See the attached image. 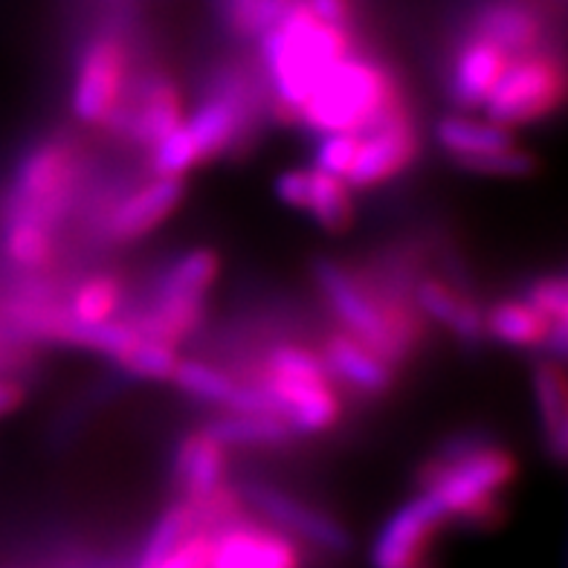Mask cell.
Masks as SVG:
<instances>
[{
  "label": "cell",
  "instance_id": "6da1fadb",
  "mask_svg": "<svg viewBox=\"0 0 568 568\" xmlns=\"http://www.w3.org/2000/svg\"><path fill=\"white\" fill-rule=\"evenodd\" d=\"M262 53L278 108L296 120L325 70L348 53V32L296 0L262 36Z\"/></svg>",
  "mask_w": 568,
  "mask_h": 568
},
{
  "label": "cell",
  "instance_id": "7a4b0ae2",
  "mask_svg": "<svg viewBox=\"0 0 568 568\" xmlns=\"http://www.w3.org/2000/svg\"><path fill=\"white\" fill-rule=\"evenodd\" d=\"M397 108L400 97L383 68L345 53L325 70L296 120L316 134L325 131L363 134Z\"/></svg>",
  "mask_w": 568,
  "mask_h": 568
},
{
  "label": "cell",
  "instance_id": "3957f363",
  "mask_svg": "<svg viewBox=\"0 0 568 568\" xmlns=\"http://www.w3.org/2000/svg\"><path fill=\"white\" fill-rule=\"evenodd\" d=\"M516 464L505 449L490 444L467 453L453 462L429 464L426 470V494L433 496L447 516L464 519H487L494 516V501L499 490L514 479Z\"/></svg>",
  "mask_w": 568,
  "mask_h": 568
},
{
  "label": "cell",
  "instance_id": "277c9868",
  "mask_svg": "<svg viewBox=\"0 0 568 568\" xmlns=\"http://www.w3.org/2000/svg\"><path fill=\"white\" fill-rule=\"evenodd\" d=\"M562 68L551 55L519 53L510 55L501 68L499 79L485 97L487 120L505 128L537 122L562 102Z\"/></svg>",
  "mask_w": 568,
  "mask_h": 568
},
{
  "label": "cell",
  "instance_id": "5b68a950",
  "mask_svg": "<svg viewBox=\"0 0 568 568\" xmlns=\"http://www.w3.org/2000/svg\"><path fill=\"white\" fill-rule=\"evenodd\" d=\"M314 273L322 293L328 296L331 307L345 322V328L352 331V337H357L359 343H366L386 363H397V359L406 357L409 337H406V325L400 320V314L383 307L374 296H368L354 282V276H348L339 264L320 258L314 264Z\"/></svg>",
  "mask_w": 568,
  "mask_h": 568
},
{
  "label": "cell",
  "instance_id": "8992f818",
  "mask_svg": "<svg viewBox=\"0 0 568 568\" xmlns=\"http://www.w3.org/2000/svg\"><path fill=\"white\" fill-rule=\"evenodd\" d=\"M70 180H73V158L64 145L50 142L32 151L18 169L9 221L27 217L50 226V217L59 215L61 201L70 195Z\"/></svg>",
  "mask_w": 568,
  "mask_h": 568
},
{
  "label": "cell",
  "instance_id": "52a82bcc",
  "mask_svg": "<svg viewBox=\"0 0 568 568\" xmlns=\"http://www.w3.org/2000/svg\"><path fill=\"white\" fill-rule=\"evenodd\" d=\"M418 151L415 128L406 116L404 105L383 116L381 122L359 134L357 154L352 160V169L345 172V183L352 189L381 186L383 180L395 178L412 163Z\"/></svg>",
  "mask_w": 568,
  "mask_h": 568
},
{
  "label": "cell",
  "instance_id": "ba28073f",
  "mask_svg": "<svg viewBox=\"0 0 568 568\" xmlns=\"http://www.w3.org/2000/svg\"><path fill=\"white\" fill-rule=\"evenodd\" d=\"M125 82V50L113 38H97L79 61L73 111L88 125L105 122L120 102Z\"/></svg>",
  "mask_w": 568,
  "mask_h": 568
},
{
  "label": "cell",
  "instance_id": "9c48e42d",
  "mask_svg": "<svg viewBox=\"0 0 568 568\" xmlns=\"http://www.w3.org/2000/svg\"><path fill=\"white\" fill-rule=\"evenodd\" d=\"M447 519L442 505L433 496L420 494L418 499H412L409 505L397 508L395 514L386 519L377 539L372 546L374 566L381 568H409L420 562L429 539H433L435 528Z\"/></svg>",
  "mask_w": 568,
  "mask_h": 568
},
{
  "label": "cell",
  "instance_id": "30bf717a",
  "mask_svg": "<svg viewBox=\"0 0 568 568\" xmlns=\"http://www.w3.org/2000/svg\"><path fill=\"white\" fill-rule=\"evenodd\" d=\"M244 496H247V501L258 514L267 516L270 523L307 539V542H314V546L325 548V551L345 554L352 548V537H348V531L334 516L307 508V505H302L300 499H293V496H287L278 487L250 481V485H244Z\"/></svg>",
  "mask_w": 568,
  "mask_h": 568
},
{
  "label": "cell",
  "instance_id": "8fae6325",
  "mask_svg": "<svg viewBox=\"0 0 568 568\" xmlns=\"http://www.w3.org/2000/svg\"><path fill=\"white\" fill-rule=\"evenodd\" d=\"M210 537V566L215 568H291L300 562L291 539L258 525L230 523Z\"/></svg>",
  "mask_w": 568,
  "mask_h": 568
},
{
  "label": "cell",
  "instance_id": "7c38bea8",
  "mask_svg": "<svg viewBox=\"0 0 568 568\" xmlns=\"http://www.w3.org/2000/svg\"><path fill=\"white\" fill-rule=\"evenodd\" d=\"M262 383L276 404L278 418L296 433H322L337 424L339 397L331 389V381H284L264 374Z\"/></svg>",
  "mask_w": 568,
  "mask_h": 568
},
{
  "label": "cell",
  "instance_id": "4fadbf2b",
  "mask_svg": "<svg viewBox=\"0 0 568 568\" xmlns=\"http://www.w3.org/2000/svg\"><path fill=\"white\" fill-rule=\"evenodd\" d=\"M180 197H183V183H180V178H163V174H158L151 183L131 192L111 212V217H108V232H111L113 239L122 241L149 235L151 230H158L165 217L178 210Z\"/></svg>",
  "mask_w": 568,
  "mask_h": 568
},
{
  "label": "cell",
  "instance_id": "5bb4252c",
  "mask_svg": "<svg viewBox=\"0 0 568 568\" xmlns=\"http://www.w3.org/2000/svg\"><path fill=\"white\" fill-rule=\"evenodd\" d=\"M508 55L499 47L490 44L487 38H473L470 44H464L453 64V79H449V93L462 108H479L490 93L494 82L499 79Z\"/></svg>",
  "mask_w": 568,
  "mask_h": 568
},
{
  "label": "cell",
  "instance_id": "9a60e30c",
  "mask_svg": "<svg viewBox=\"0 0 568 568\" xmlns=\"http://www.w3.org/2000/svg\"><path fill=\"white\" fill-rule=\"evenodd\" d=\"M174 476H178V485L186 490L192 501L210 499L224 485L226 447H221L206 433L192 435V438L180 444Z\"/></svg>",
  "mask_w": 568,
  "mask_h": 568
},
{
  "label": "cell",
  "instance_id": "2e32d148",
  "mask_svg": "<svg viewBox=\"0 0 568 568\" xmlns=\"http://www.w3.org/2000/svg\"><path fill=\"white\" fill-rule=\"evenodd\" d=\"M325 366L331 374H337L366 395H383L392 383L389 363L352 334L331 337L328 348H325Z\"/></svg>",
  "mask_w": 568,
  "mask_h": 568
},
{
  "label": "cell",
  "instance_id": "e0dca14e",
  "mask_svg": "<svg viewBox=\"0 0 568 568\" xmlns=\"http://www.w3.org/2000/svg\"><path fill=\"white\" fill-rule=\"evenodd\" d=\"M534 392H537L539 424H542L548 456L562 464L568 449V400L560 359L551 357L546 363H539L537 372H534Z\"/></svg>",
  "mask_w": 568,
  "mask_h": 568
},
{
  "label": "cell",
  "instance_id": "ac0fdd59",
  "mask_svg": "<svg viewBox=\"0 0 568 568\" xmlns=\"http://www.w3.org/2000/svg\"><path fill=\"white\" fill-rule=\"evenodd\" d=\"M539 18L531 16L528 9L519 7V3H494L490 9H485L476 21V36L487 38L490 44H496L501 53L519 55L534 50L539 41Z\"/></svg>",
  "mask_w": 568,
  "mask_h": 568
},
{
  "label": "cell",
  "instance_id": "d6986e66",
  "mask_svg": "<svg viewBox=\"0 0 568 568\" xmlns=\"http://www.w3.org/2000/svg\"><path fill=\"white\" fill-rule=\"evenodd\" d=\"M203 433L221 447H278L293 435L291 424L270 412H232L212 420Z\"/></svg>",
  "mask_w": 568,
  "mask_h": 568
},
{
  "label": "cell",
  "instance_id": "ffe728a7",
  "mask_svg": "<svg viewBox=\"0 0 568 568\" xmlns=\"http://www.w3.org/2000/svg\"><path fill=\"white\" fill-rule=\"evenodd\" d=\"M435 140L442 142V149L449 151L462 163L467 158H479L487 151L505 149L514 142L510 131L499 122L470 120V116H447L435 128Z\"/></svg>",
  "mask_w": 568,
  "mask_h": 568
},
{
  "label": "cell",
  "instance_id": "44dd1931",
  "mask_svg": "<svg viewBox=\"0 0 568 568\" xmlns=\"http://www.w3.org/2000/svg\"><path fill=\"white\" fill-rule=\"evenodd\" d=\"M548 316L528 300H505L490 307L485 316V331L494 339L514 348H534L548 331Z\"/></svg>",
  "mask_w": 568,
  "mask_h": 568
},
{
  "label": "cell",
  "instance_id": "7402d4cb",
  "mask_svg": "<svg viewBox=\"0 0 568 568\" xmlns=\"http://www.w3.org/2000/svg\"><path fill=\"white\" fill-rule=\"evenodd\" d=\"M180 120H183L180 93L174 90V84L158 82L140 97L134 113L128 116V131L142 145H154L160 136H165L174 125H180Z\"/></svg>",
  "mask_w": 568,
  "mask_h": 568
},
{
  "label": "cell",
  "instance_id": "603a6c76",
  "mask_svg": "<svg viewBox=\"0 0 568 568\" xmlns=\"http://www.w3.org/2000/svg\"><path fill=\"white\" fill-rule=\"evenodd\" d=\"M305 210L314 215L320 226L331 232H339L352 224L354 203H352V186L343 178L320 169H311V189H307Z\"/></svg>",
  "mask_w": 568,
  "mask_h": 568
},
{
  "label": "cell",
  "instance_id": "cb8c5ba5",
  "mask_svg": "<svg viewBox=\"0 0 568 568\" xmlns=\"http://www.w3.org/2000/svg\"><path fill=\"white\" fill-rule=\"evenodd\" d=\"M217 276V258L210 250H192L180 255L172 267L165 270L158 282V293L169 296H189V300H203V293L210 291V284Z\"/></svg>",
  "mask_w": 568,
  "mask_h": 568
},
{
  "label": "cell",
  "instance_id": "d4e9b609",
  "mask_svg": "<svg viewBox=\"0 0 568 568\" xmlns=\"http://www.w3.org/2000/svg\"><path fill=\"white\" fill-rule=\"evenodd\" d=\"M172 381L178 383L180 389L186 392V395L197 397V400H206V404H217V406H230L232 392H235V386H239V383L232 381L230 374L210 366V363H201V359H178Z\"/></svg>",
  "mask_w": 568,
  "mask_h": 568
},
{
  "label": "cell",
  "instance_id": "484cf974",
  "mask_svg": "<svg viewBox=\"0 0 568 568\" xmlns=\"http://www.w3.org/2000/svg\"><path fill=\"white\" fill-rule=\"evenodd\" d=\"M122 305V284L113 276L84 278L70 296L68 320L73 322H102L111 320Z\"/></svg>",
  "mask_w": 568,
  "mask_h": 568
},
{
  "label": "cell",
  "instance_id": "4316f807",
  "mask_svg": "<svg viewBox=\"0 0 568 568\" xmlns=\"http://www.w3.org/2000/svg\"><path fill=\"white\" fill-rule=\"evenodd\" d=\"M197 528V508L195 501H186V505H174V508L165 510L163 516L154 525L149 542L142 548L140 562L145 568L151 566H163V560L172 554V548L178 546L180 539L186 537L189 531Z\"/></svg>",
  "mask_w": 568,
  "mask_h": 568
},
{
  "label": "cell",
  "instance_id": "83f0119b",
  "mask_svg": "<svg viewBox=\"0 0 568 568\" xmlns=\"http://www.w3.org/2000/svg\"><path fill=\"white\" fill-rule=\"evenodd\" d=\"M7 255L18 267H44L53 258L50 226L27 217H12L7 226Z\"/></svg>",
  "mask_w": 568,
  "mask_h": 568
},
{
  "label": "cell",
  "instance_id": "f1b7e54d",
  "mask_svg": "<svg viewBox=\"0 0 568 568\" xmlns=\"http://www.w3.org/2000/svg\"><path fill=\"white\" fill-rule=\"evenodd\" d=\"M296 0H221L232 32L244 38H262Z\"/></svg>",
  "mask_w": 568,
  "mask_h": 568
},
{
  "label": "cell",
  "instance_id": "f546056e",
  "mask_svg": "<svg viewBox=\"0 0 568 568\" xmlns=\"http://www.w3.org/2000/svg\"><path fill=\"white\" fill-rule=\"evenodd\" d=\"M128 372L136 377H151V381H172L174 366H178V352L172 343L154 337H136V343L122 354L120 359Z\"/></svg>",
  "mask_w": 568,
  "mask_h": 568
},
{
  "label": "cell",
  "instance_id": "4dcf8cb0",
  "mask_svg": "<svg viewBox=\"0 0 568 568\" xmlns=\"http://www.w3.org/2000/svg\"><path fill=\"white\" fill-rule=\"evenodd\" d=\"M270 377H284V381H331V372L325 359L314 352L300 348V345H278L267 354Z\"/></svg>",
  "mask_w": 568,
  "mask_h": 568
},
{
  "label": "cell",
  "instance_id": "1f68e13d",
  "mask_svg": "<svg viewBox=\"0 0 568 568\" xmlns=\"http://www.w3.org/2000/svg\"><path fill=\"white\" fill-rule=\"evenodd\" d=\"M151 149H154L151 165H154V172L163 174V178H183L189 169H195V165L201 163L195 145H192V140H189L186 128L183 125H174L172 131L165 136H160Z\"/></svg>",
  "mask_w": 568,
  "mask_h": 568
},
{
  "label": "cell",
  "instance_id": "d6a6232c",
  "mask_svg": "<svg viewBox=\"0 0 568 568\" xmlns=\"http://www.w3.org/2000/svg\"><path fill=\"white\" fill-rule=\"evenodd\" d=\"M464 169H470L476 174H494V178H528L537 169V160L528 154V151L516 149L514 142L505 145V149L487 151L479 158L462 160Z\"/></svg>",
  "mask_w": 568,
  "mask_h": 568
},
{
  "label": "cell",
  "instance_id": "836d02e7",
  "mask_svg": "<svg viewBox=\"0 0 568 568\" xmlns=\"http://www.w3.org/2000/svg\"><path fill=\"white\" fill-rule=\"evenodd\" d=\"M357 142L359 134H354V131H325V134H320V142H316V169L345 178V172L352 169L354 154H357Z\"/></svg>",
  "mask_w": 568,
  "mask_h": 568
},
{
  "label": "cell",
  "instance_id": "e575fe53",
  "mask_svg": "<svg viewBox=\"0 0 568 568\" xmlns=\"http://www.w3.org/2000/svg\"><path fill=\"white\" fill-rule=\"evenodd\" d=\"M462 302H464L462 296H456V293L449 291L444 282H435V278L420 282L418 287L420 311H424L433 322L444 325V328H453V322H456L458 311H462Z\"/></svg>",
  "mask_w": 568,
  "mask_h": 568
},
{
  "label": "cell",
  "instance_id": "d590c367",
  "mask_svg": "<svg viewBox=\"0 0 568 568\" xmlns=\"http://www.w3.org/2000/svg\"><path fill=\"white\" fill-rule=\"evenodd\" d=\"M525 300L539 307L548 320H568V284L562 276L537 278Z\"/></svg>",
  "mask_w": 568,
  "mask_h": 568
},
{
  "label": "cell",
  "instance_id": "8d00e7d4",
  "mask_svg": "<svg viewBox=\"0 0 568 568\" xmlns=\"http://www.w3.org/2000/svg\"><path fill=\"white\" fill-rule=\"evenodd\" d=\"M210 548L212 537L206 531H189L186 537L180 539L178 546L172 548V554L165 557V568H201L210 566Z\"/></svg>",
  "mask_w": 568,
  "mask_h": 568
},
{
  "label": "cell",
  "instance_id": "74e56055",
  "mask_svg": "<svg viewBox=\"0 0 568 568\" xmlns=\"http://www.w3.org/2000/svg\"><path fill=\"white\" fill-rule=\"evenodd\" d=\"M307 189H311V169H291L276 178V195L278 201L293 206V210H305Z\"/></svg>",
  "mask_w": 568,
  "mask_h": 568
},
{
  "label": "cell",
  "instance_id": "f35d334b",
  "mask_svg": "<svg viewBox=\"0 0 568 568\" xmlns=\"http://www.w3.org/2000/svg\"><path fill=\"white\" fill-rule=\"evenodd\" d=\"M320 21L345 27L348 21V0H302Z\"/></svg>",
  "mask_w": 568,
  "mask_h": 568
},
{
  "label": "cell",
  "instance_id": "ab89813d",
  "mask_svg": "<svg viewBox=\"0 0 568 568\" xmlns=\"http://www.w3.org/2000/svg\"><path fill=\"white\" fill-rule=\"evenodd\" d=\"M21 386L18 383H9V381H0V415H7V412L16 409L21 404Z\"/></svg>",
  "mask_w": 568,
  "mask_h": 568
}]
</instances>
